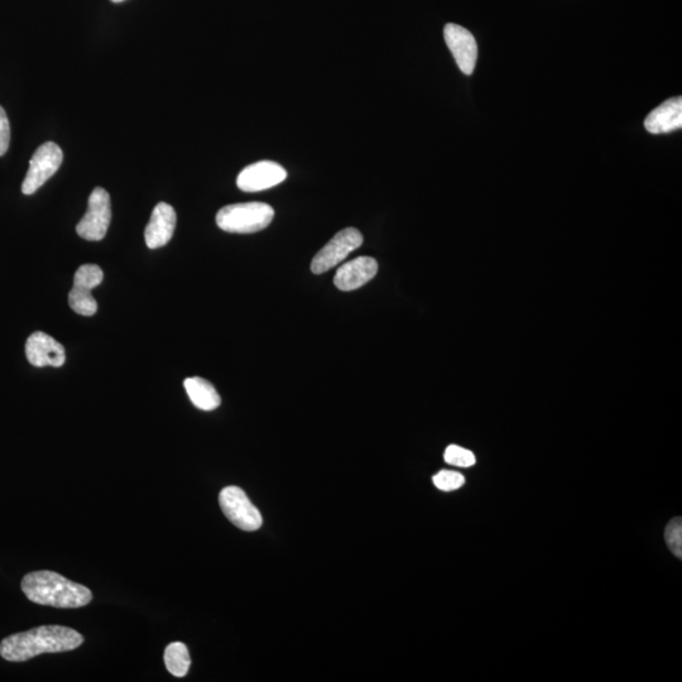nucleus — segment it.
Segmentation results:
<instances>
[{"mask_svg":"<svg viewBox=\"0 0 682 682\" xmlns=\"http://www.w3.org/2000/svg\"><path fill=\"white\" fill-rule=\"evenodd\" d=\"M364 242L362 233L355 228L340 230L312 259L311 271L321 275L338 266L350 253L357 251Z\"/></svg>","mask_w":682,"mask_h":682,"instance_id":"nucleus-7","label":"nucleus"},{"mask_svg":"<svg viewBox=\"0 0 682 682\" xmlns=\"http://www.w3.org/2000/svg\"><path fill=\"white\" fill-rule=\"evenodd\" d=\"M69 304L76 314L83 316H93L98 311V304L91 295V291L83 287L74 286L71 288Z\"/></svg>","mask_w":682,"mask_h":682,"instance_id":"nucleus-16","label":"nucleus"},{"mask_svg":"<svg viewBox=\"0 0 682 682\" xmlns=\"http://www.w3.org/2000/svg\"><path fill=\"white\" fill-rule=\"evenodd\" d=\"M11 143V124L6 110L0 107V157L6 155Z\"/></svg>","mask_w":682,"mask_h":682,"instance_id":"nucleus-21","label":"nucleus"},{"mask_svg":"<svg viewBox=\"0 0 682 682\" xmlns=\"http://www.w3.org/2000/svg\"><path fill=\"white\" fill-rule=\"evenodd\" d=\"M444 37L459 69L465 75H472L478 60V45L472 33L459 24L448 23L444 28Z\"/></svg>","mask_w":682,"mask_h":682,"instance_id":"nucleus-8","label":"nucleus"},{"mask_svg":"<svg viewBox=\"0 0 682 682\" xmlns=\"http://www.w3.org/2000/svg\"><path fill=\"white\" fill-rule=\"evenodd\" d=\"M287 171L273 161H259L240 172L237 185L246 192H258L280 185L285 181Z\"/></svg>","mask_w":682,"mask_h":682,"instance_id":"nucleus-9","label":"nucleus"},{"mask_svg":"<svg viewBox=\"0 0 682 682\" xmlns=\"http://www.w3.org/2000/svg\"><path fill=\"white\" fill-rule=\"evenodd\" d=\"M84 637L64 626H41L16 633L0 642V656L11 662H24L42 653L74 651L83 645Z\"/></svg>","mask_w":682,"mask_h":682,"instance_id":"nucleus-1","label":"nucleus"},{"mask_svg":"<svg viewBox=\"0 0 682 682\" xmlns=\"http://www.w3.org/2000/svg\"><path fill=\"white\" fill-rule=\"evenodd\" d=\"M28 362L37 368L62 367L65 364V348L52 336L36 331L26 343Z\"/></svg>","mask_w":682,"mask_h":682,"instance_id":"nucleus-10","label":"nucleus"},{"mask_svg":"<svg viewBox=\"0 0 682 682\" xmlns=\"http://www.w3.org/2000/svg\"><path fill=\"white\" fill-rule=\"evenodd\" d=\"M112 220V203L107 190L96 187L89 198L88 211L80 220L76 232L90 242H99L108 233Z\"/></svg>","mask_w":682,"mask_h":682,"instance_id":"nucleus-6","label":"nucleus"},{"mask_svg":"<svg viewBox=\"0 0 682 682\" xmlns=\"http://www.w3.org/2000/svg\"><path fill=\"white\" fill-rule=\"evenodd\" d=\"M177 223L176 211L171 205L160 203L153 209L150 223L144 230L147 247L157 249L165 247L174 237Z\"/></svg>","mask_w":682,"mask_h":682,"instance_id":"nucleus-12","label":"nucleus"},{"mask_svg":"<svg viewBox=\"0 0 682 682\" xmlns=\"http://www.w3.org/2000/svg\"><path fill=\"white\" fill-rule=\"evenodd\" d=\"M165 665L168 672L176 677H184L189 672L191 659L189 650L181 642L171 643L165 650Z\"/></svg>","mask_w":682,"mask_h":682,"instance_id":"nucleus-15","label":"nucleus"},{"mask_svg":"<svg viewBox=\"0 0 682 682\" xmlns=\"http://www.w3.org/2000/svg\"><path fill=\"white\" fill-rule=\"evenodd\" d=\"M444 459L446 463L459 468H470L477 463V458L472 451L460 448L458 445H450L445 450Z\"/></svg>","mask_w":682,"mask_h":682,"instance_id":"nucleus-18","label":"nucleus"},{"mask_svg":"<svg viewBox=\"0 0 682 682\" xmlns=\"http://www.w3.org/2000/svg\"><path fill=\"white\" fill-rule=\"evenodd\" d=\"M184 386L195 407L203 411H214L222 403L213 384L200 377L185 379Z\"/></svg>","mask_w":682,"mask_h":682,"instance_id":"nucleus-14","label":"nucleus"},{"mask_svg":"<svg viewBox=\"0 0 682 682\" xmlns=\"http://www.w3.org/2000/svg\"><path fill=\"white\" fill-rule=\"evenodd\" d=\"M682 127V99L681 96L667 100L660 107L652 110L645 120L647 132L664 134L677 131Z\"/></svg>","mask_w":682,"mask_h":682,"instance_id":"nucleus-13","label":"nucleus"},{"mask_svg":"<svg viewBox=\"0 0 682 682\" xmlns=\"http://www.w3.org/2000/svg\"><path fill=\"white\" fill-rule=\"evenodd\" d=\"M220 507L225 517L240 530L253 532L262 527V515L239 487H227L220 492Z\"/></svg>","mask_w":682,"mask_h":682,"instance_id":"nucleus-4","label":"nucleus"},{"mask_svg":"<svg viewBox=\"0 0 682 682\" xmlns=\"http://www.w3.org/2000/svg\"><path fill=\"white\" fill-rule=\"evenodd\" d=\"M113 3H122L124 0H112Z\"/></svg>","mask_w":682,"mask_h":682,"instance_id":"nucleus-22","label":"nucleus"},{"mask_svg":"<svg viewBox=\"0 0 682 682\" xmlns=\"http://www.w3.org/2000/svg\"><path fill=\"white\" fill-rule=\"evenodd\" d=\"M665 541L672 554L682 557V520L680 517L674 518L665 530Z\"/></svg>","mask_w":682,"mask_h":682,"instance_id":"nucleus-20","label":"nucleus"},{"mask_svg":"<svg viewBox=\"0 0 682 682\" xmlns=\"http://www.w3.org/2000/svg\"><path fill=\"white\" fill-rule=\"evenodd\" d=\"M435 487L443 492H453L456 489L463 487L465 483L464 475L460 473L451 472V470H441L432 478Z\"/></svg>","mask_w":682,"mask_h":682,"instance_id":"nucleus-19","label":"nucleus"},{"mask_svg":"<svg viewBox=\"0 0 682 682\" xmlns=\"http://www.w3.org/2000/svg\"><path fill=\"white\" fill-rule=\"evenodd\" d=\"M64 161V153L54 142H47L33 153L30 168L22 184L24 195H32L46 184L59 171Z\"/></svg>","mask_w":682,"mask_h":682,"instance_id":"nucleus-5","label":"nucleus"},{"mask_svg":"<svg viewBox=\"0 0 682 682\" xmlns=\"http://www.w3.org/2000/svg\"><path fill=\"white\" fill-rule=\"evenodd\" d=\"M104 273L102 268L96 264H85L81 266L75 273L74 286L86 288V290L93 291L103 282Z\"/></svg>","mask_w":682,"mask_h":682,"instance_id":"nucleus-17","label":"nucleus"},{"mask_svg":"<svg viewBox=\"0 0 682 682\" xmlns=\"http://www.w3.org/2000/svg\"><path fill=\"white\" fill-rule=\"evenodd\" d=\"M22 592L31 602L55 608H81L93 599L84 585L76 584L54 571H33L24 576Z\"/></svg>","mask_w":682,"mask_h":682,"instance_id":"nucleus-2","label":"nucleus"},{"mask_svg":"<svg viewBox=\"0 0 682 682\" xmlns=\"http://www.w3.org/2000/svg\"><path fill=\"white\" fill-rule=\"evenodd\" d=\"M378 272V263L371 257H359L344 263L335 273L334 283L340 291H354L372 281Z\"/></svg>","mask_w":682,"mask_h":682,"instance_id":"nucleus-11","label":"nucleus"},{"mask_svg":"<svg viewBox=\"0 0 682 682\" xmlns=\"http://www.w3.org/2000/svg\"><path fill=\"white\" fill-rule=\"evenodd\" d=\"M275 210L264 203H244L224 206L216 214V224L224 232L252 234L261 232L272 223Z\"/></svg>","mask_w":682,"mask_h":682,"instance_id":"nucleus-3","label":"nucleus"}]
</instances>
